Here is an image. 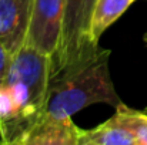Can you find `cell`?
Masks as SVG:
<instances>
[{
	"instance_id": "1",
	"label": "cell",
	"mask_w": 147,
	"mask_h": 145,
	"mask_svg": "<svg viewBox=\"0 0 147 145\" xmlns=\"http://www.w3.org/2000/svg\"><path fill=\"white\" fill-rule=\"evenodd\" d=\"M50 57L30 46L13 55L6 81L0 86V138L20 137L46 110Z\"/></svg>"
},
{
	"instance_id": "6",
	"label": "cell",
	"mask_w": 147,
	"mask_h": 145,
	"mask_svg": "<svg viewBox=\"0 0 147 145\" xmlns=\"http://www.w3.org/2000/svg\"><path fill=\"white\" fill-rule=\"evenodd\" d=\"M83 131L71 118L42 117L20 135L22 145H80Z\"/></svg>"
},
{
	"instance_id": "11",
	"label": "cell",
	"mask_w": 147,
	"mask_h": 145,
	"mask_svg": "<svg viewBox=\"0 0 147 145\" xmlns=\"http://www.w3.org/2000/svg\"><path fill=\"white\" fill-rule=\"evenodd\" d=\"M0 145H22L20 144V137H17L14 140H9V141H0Z\"/></svg>"
},
{
	"instance_id": "13",
	"label": "cell",
	"mask_w": 147,
	"mask_h": 145,
	"mask_svg": "<svg viewBox=\"0 0 147 145\" xmlns=\"http://www.w3.org/2000/svg\"><path fill=\"white\" fill-rule=\"evenodd\" d=\"M144 43L147 44V33H146V36H144Z\"/></svg>"
},
{
	"instance_id": "2",
	"label": "cell",
	"mask_w": 147,
	"mask_h": 145,
	"mask_svg": "<svg viewBox=\"0 0 147 145\" xmlns=\"http://www.w3.org/2000/svg\"><path fill=\"white\" fill-rule=\"evenodd\" d=\"M110 53L107 48L98 47L92 54L51 74L43 117L63 120L71 118L93 104H107L113 108L124 104L111 81Z\"/></svg>"
},
{
	"instance_id": "8",
	"label": "cell",
	"mask_w": 147,
	"mask_h": 145,
	"mask_svg": "<svg viewBox=\"0 0 147 145\" xmlns=\"http://www.w3.org/2000/svg\"><path fill=\"white\" fill-rule=\"evenodd\" d=\"M136 0H96L92 17V37L98 43L103 33L117 21Z\"/></svg>"
},
{
	"instance_id": "4",
	"label": "cell",
	"mask_w": 147,
	"mask_h": 145,
	"mask_svg": "<svg viewBox=\"0 0 147 145\" xmlns=\"http://www.w3.org/2000/svg\"><path fill=\"white\" fill-rule=\"evenodd\" d=\"M64 0H34L26 44L49 55L56 54L63 26Z\"/></svg>"
},
{
	"instance_id": "5",
	"label": "cell",
	"mask_w": 147,
	"mask_h": 145,
	"mask_svg": "<svg viewBox=\"0 0 147 145\" xmlns=\"http://www.w3.org/2000/svg\"><path fill=\"white\" fill-rule=\"evenodd\" d=\"M34 0H0V41L11 54L26 46Z\"/></svg>"
},
{
	"instance_id": "7",
	"label": "cell",
	"mask_w": 147,
	"mask_h": 145,
	"mask_svg": "<svg viewBox=\"0 0 147 145\" xmlns=\"http://www.w3.org/2000/svg\"><path fill=\"white\" fill-rule=\"evenodd\" d=\"M83 141L96 145H136L134 134L114 115L92 130L83 131Z\"/></svg>"
},
{
	"instance_id": "12",
	"label": "cell",
	"mask_w": 147,
	"mask_h": 145,
	"mask_svg": "<svg viewBox=\"0 0 147 145\" xmlns=\"http://www.w3.org/2000/svg\"><path fill=\"white\" fill-rule=\"evenodd\" d=\"M80 145H96V144H93V142H90V141H82Z\"/></svg>"
},
{
	"instance_id": "9",
	"label": "cell",
	"mask_w": 147,
	"mask_h": 145,
	"mask_svg": "<svg viewBox=\"0 0 147 145\" xmlns=\"http://www.w3.org/2000/svg\"><path fill=\"white\" fill-rule=\"evenodd\" d=\"M114 117L131 130L136 138V145H147V112L137 111L126 104L116 108Z\"/></svg>"
},
{
	"instance_id": "3",
	"label": "cell",
	"mask_w": 147,
	"mask_h": 145,
	"mask_svg": "<svg viewBox=\"0 0 147 145\" xmlns=\"http://www.w3.org/2000/svg\"><path fill=\"white\" fill-rule=\"evenodd\" d=\"M94 4L96 0H64L61 36L56 54L50 58V76L100 47L92 37Z\"/></svg>"
},
{
	"instance_id": "14",
	"label": "cell",
	"mask_w": 147,
	"mask_h": 145,
	"mask_svg": "<svg viewBox=\"0 0 147 145\" xmlns=\"http://www.w3.org/2000/svg\"><path fill=\"white\" fill-rule=\"evenodd\" d=\"M0 141H1V138H0Z\"/></svg>"
},
{
	"instance_id": "10",
	"label": "cell",
	"mask_w": 147,
	"mask_h": 145,
	"mask_svg": "<svg viewBox=\"0 0 147 145\" xmlns=\"http://www.w3.org/2000/svg\"><path fill=\"white\" fill-rule=\"evenodd\" d=\"M11 61H13V55L4 48V46L0 41V86L7 78V74L10 71Z\"/></svg>"
}]
</instances>
